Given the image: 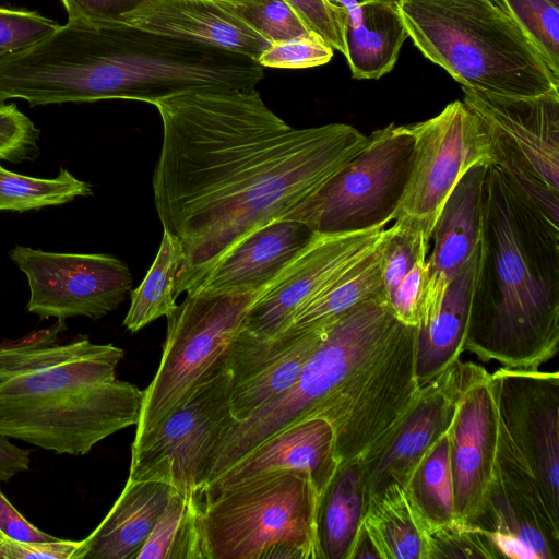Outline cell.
<instances>
[{"mask_svg":"<svg viewBox=\"0 0 559 559\" xmlns=\"http://www.w3.org/2000/svg\"><path fill=\"white\" fill-rule=\"evenodd\" d=\"M154 106L163 126L154 203L182 251L176 298L251 233L284 219L368 142L346 123L294 128L255 87L195 90Z\"/></svg>","mask_w":559,"mask_h":559,"instance_id":"1","label":"cell"},{"mask_svg":"<svg viewBox=\"0 0 559 559\" xmlns=\"http://www.w3.org/2000/svg\"><path fill=\"white\" fill-rule=\"evenodd\" d=\"M383 239L369 255L302 306L278 334L306 331L326 324L367 299L380 298L386 301L382 281Z\"/></svg>","mask_w":559,"mask_h":559,"instance_id":"30","label":"cell"},{"mask_svg":"<svg viewBox=\"0 0 559 559\" xmlns=\"http://www.w3.org/2000/svg\"><path fill=\"white\" fill-rule=\"evenodd\" d=\"M457 360L420 388L417 401L376 457L364 464L368 496L411 476L448 433L456 409Z\"/></svg>","mask_w":559,"mask_h":559,"instance_id":"19","label":"cell"},{"mask_svg":"<svg viewBox=\"0 0 559 559\" xmlns=\"http://www.w3.org/2000/svg\"><path fill=\"white\" fill-rule=\"evenodd\" d=\"M402 324L388 301L380 298L361 301L333 320L297 382L236 424L222 440L213 455L206 486L264 440L308 418L349 374L381 350Z\"/></svg>","mask_w":559,"mask_h":559,"instance_id":"7","label":"cell"},{"mask_svg":"<svg viewBox=\"0 0 559 559\" xmlns=\"http://www.w3.org/2000/svg\"><path fill=\"white\" fill-rule=\"evenodd\" d=\"M309 29L333 50L345 55V10L333 0H287Z\"/></svg>","mask_w":559,"mask_h":559,"instance_id":"41","label":"cell"},{"mask_svg":"<svg viewBox=\"0 0 559 559\" xmlns=\"http://www.w3.org/2000/svg\"><path fill=\"white\" fill-rule=\"evenodd\" d=\"M5 536L0 532V543L2 542V539L4 538Z\"/></svg>","mask_w":559,"mask_h":559,"instance_id":"49","label":"cell"},{"mask_svg":"<svg viewBox=\"0 0 559 559\" xmlns=\"http://www.w3.org/2000/svg\"><path fill=\"white\" fill-rule=\"evenodd\" d=\"M200 498L173 488L136 559H206Z\"/></svg>","mask_w":559,"mask_h":559,"instance_id":"31","label":"cell"},{"mask_svg":"<svg viewBox=\"0 0 559 559\" xmlns=\"http://www.w3.org/2000/svg\"><path fill=\"white\" fill-rule=\"evenodd\" d=\"M261 290L187 294L185 300L166 317L163 354L153 380L143 391L135 436L162 423L225 359Z\"/></svg>","mask_w":559,"mask_h":559,"instance_id":"11","label":"cell"},{"mask_svg":"<svg viewBox=\"0 0 559 559\" xmlns=\"http://www.w3.org/2000/svg\"><path fill=\"white\" fill-rule=\"evenodd\" d=\"M409 126L391 123L284 219L317 234H349L385 227L395 219L414 156Z\"/></svg>","mask_w":559,"mask_h":559,"instance_id":"10","label":"cell"},{"mask_svg":"<svg viewBox=\"0 0 559 559\" xmlns=\"http://www.w3.org/2000/svg\"><path fill=\"white\" fill-rule=\"evenodd\" d=\"M68 22L81 25L120 23L124 14L143 0H60Z\"/></svg>","mask_w":559,"mask_h":559,"instance_id":"43","label":"cell"},{"mask_svg":"<svg viewBox=\"0 0 559 559\" xmlns=\"http://www.w3.org/2000/svg\"><path fill=\"white\" fill-rule=\"evenodd\" d=\"M471 523L489 536L500 558H559V543L545 532L526 501L496 471L483 507Z\"/></svg>","mask_w":559,"mask_h":559,"instance_id":"27","label":"cell"},{"mask_svg":"<svg viewBox=\"0 0 559 559\" xmlns=\"http://www.w3.org/2000/svg\"><path fill=\"white\" fill-rule=\"evenodd\" d=\"M408 37L464 87L511 97L559 95V78L492 0H397Z\"/></svg>","mask_w":559,"mask_h":559,"instance_id":"5","label":"cell"},{"mask_svg":"<svg viewBox=\"0 0 559 559\" xmlns=\"http://www.w3.org/2000/svg\"><path fill=\"white\" fill-rule=\"evenodd\" d=\"M338 467L331 425L322 418H307L287 426L253 448L207 485L203 492L230 487L267 473L292 471L308 474L322 496Z\"/></svg>","mask_w":559,"mask_h":559,"instance_id":"22","label":"cell"},{"mask_svg":"<svg viewBox=\"0 0 559 559\" xmlns=\"http://www.w3.org/2000/svg\"><path fill=\"white\" fill-rule=\"evenodd\" d=\"M332 57L333 48L312 35L271 43L258 62L275 69H307L325 64Z\"/></svg>","mask_w":559,"mask_h":559,"instance_id":"39","label":"cell"},{"mask_svg":"<svg viewBox=\"0 0 559 559\" xmlns=\"http://www.w3.org/2000/svg\"><path fill=\"white\" fill-rule=\"evenodd\" d=\"M345 10L344 45L354 79L393 70L408 37L397 0H333Z\"/></svg>","mask_w":559,"mask_h":559,"instance_id":"25","label":"cell"},{"mask_svg":"<svg viewBox=\"0 0 559 559\" xmlns=\"http://www.w3.org/2000/svg\"><path fill=\"white\" fill-rule=\"evenodd\" d=\"M405 489L426 530L455 520L448 433L421 461Z\"/></svg>","mask_w":559,"mask_h":559,"instance_id":"33","label":"cell"},{"mask_svg":"<svg viewBox=\"0 0 559 559\" xmlns=\"http://www.w3.org/2000/svg\"><path fill=\"white\" fill-rule=\"evenodd\" d=\"M385 227L349 234H317L261 290L240 330L262 338L282 332L292 317L344 272L369 255Z\"/></svg>","mask_w":559,"mask_h":559,"instance_id":"16","label":"cell"},{"mask_svg":"<svg viewBox=\"0 0 559 559\" xmlns=\"http://www.w3.org/2000/svg\"><path fill=\"white\" fill-rule=\"evenodd\" d=\"M558 349L559 225L490 164L464 350L537 370Z\"/></svg>","mask_w":559,"mask_h":559,"instance_id":"3","label":"cell"},{"mask_svg":"<svg viewBox=\"0 0 559 559\" xmlns=\"http://www.w3.org/2000/svg\"><path fill=\"white\" fill-rule=\"evenodd\" d=\"M222 1L270 43L316 35L287 0Z\"/></svg>","mask_w":559,"mask_h":559,"instance_id":"37","label":"cell"},{"mask_svg":"<svg viewBox=\"0 0 559 559\" xmlns=\"http://www.w3.org/2000/svg\"><path fill=\"white\" fill-rule=\"evenodd\" d=\"M120 23L235 51L257 62L271 44L222 0H143Z\"/></svg>","mask_w":559,"mask_h":559,"instance_id":"21","label":"cell"},{"mask_svg":"<svg viewBox=\"0 0 559 559\" xmlns=\"http://www.w3.org/2000/svg\"><path fill=\"white\" fill-rule=\"evenodd\" d=\"M524 32L559 78V8L548 0H492Z\"/></svg>","mask_w":559,"mask_h":559,"instance_id":"35","label":"cell"},{"mask_svg":"<svg viewBox=\"0 0 559 559\" xmlns=\"http://www.w3.org/2000/svg\"><path fill=\"white\" fill-rule=\"evenodd\" d=\"M478 257L479 245L451 281L439 309L416 325L415 377L420 386L464 352Z\"/></svg>","mask_w":559,"mask_h":559,"instance_id":"26","label":"cell"},{"mask_svg":"<svg viewBox=\"0 0 559 559\" xmlns=\"http://www.w3.org/2000/svg\"><path fill=\"white\" fill-rule=\"evenodd\" d=\"M498 559L489 536L472 523L453 520L425 531V559Z\"/></svg>","mask_w":559,"mask_h":559,"instance_id":"36","label":"cell"},{"mask_svg":"<svg viewBox=\"0 0 559 559\" xmlns=\"http://www.w3.org/2000/svg\"><path fill=\"white\" fill-rule=\"evenodd\" d=\"M368 500L361 461L338 467L320 499L318 537L324 559H349Z\"/></svg>","mask_w":559,"mask_h":559,"instance_id":"28","label":"cell"},{"mask_svg":"<svg viewBox=\"0 0 559 559\" xmlns=\"http://www.w3.org/2000/svg\"><path fill=\"white\" fill-rule=\"evenodd\" d=\"M489 164L468 168L447 198L435 223L427 255L423 311L417 324L439 309L451 281L479 245L484 181Z\"/></svg>","mask_w":559,"mask_h":559,"instance_id":"20","label":"cell"},{"mask_svg":"<svg viewBox=\"0 0 559 559\" xmlns=\"http://www.w3.org/2000/svg\"><path fill=\"white\" fill-rule=\"evenodd\" d=\"M59 27L36 11L0 7V59L34 47Z\"/></svg>","mask_w":559,"mask_h":559,"instance_id":"38","label":"cell"},{"mask_svg":"<svg viewBox=\"0 0 559 559\" xmlns=\"http://www.w3.org/2000/svg\"><path fill=\"white\" fill-rule=\"evenodd\" d=\"M171 490L162 481L127 479L104 520L82 539L76 559H136Z\"/></svg>","mask_w":559,"mask_h":559,"instance_id":"24","label":"cell"},{"mask_svg":"<svg viewBox=\"0 0 559 559\" xmlns=\"http://www.w3.org/2000/svg\"><path fill=\"white\" fill-rule=\"evenodd\" d=\"M409 127L414 156L395 219H414L431 237L447 198L465 171L477 163L492 164L490 139L483 120L461 100Z\"/></svg>","mask_w":559,"mask_h":559,"instance_id":"14","label":"cell"},{"mask_svg":"<svg viewBox=\"0 0 559 559\" xmlns=\"http://www.w3.org/2000/svg\"><path fill=\"white\" fill-rule=\"evenodd\" d=\"M263 67L227 49L123 23H67L0 59V103L31 106L130 99L155 105L185 92L255 87Z\"/></svg>","mask_w":559,"mask_h":559,"instance_id":"2","label":"cell"},{"mask_svg":"<svg viewBox=\"0 0 559 559\" xmlns=\"http://www.w3.org/2000/svg\"><path fill=\"white\" fill-rule=\"evenodd\" d=\"M485 123L492 164L559 225V95L511 97L462 86Z\"/></svg>","mask_w":559,"mask_h":559,"instance_id":"13","label":"cell"},{"mask_svg":"<svg viewBox=\"0 0 559 559\" xmlns=\"http://www.w3.org/2000/svg\"><path fill=\"white\" fill-rule=\"evenodd\" d=\"M182 263L179 242L163 230L157 254L141 284L131 293L129 310L123 319L127 330L134 333L177 307L175 284Z\"/></svg>","mask_w":559,"mask_h":559,"instance_id":"32","label":"cell"},{"mask_svg":"<svg viewBox=\"0 0 559 559\" xmlns=\"http://www.w3.org/2000/svg\"><path fill=\"white\" fill-rule=\"evenodd\" d=\"M420 254L388 299L394 316L404 324L416 326L423 311L427 255Z\"/></svg>","mask_w":559,"mask_h":559,"instance_id":"42","label":"cell"},{"mask_svg":"<svg viewBox=\"0 0 559 559\" xmlns=\"http://www.w3.org/2000/svg\"><path fill=\"white\" fill-rule=\"evenodd\" d=\"M331 322L270 338L239 330L226 355L231 374V413L238 423L287 392L297 382Z\"/></svg>","mask_w":559,"mask_h":559,"instance_id":"18","label":"cell"},{"mask_svg":"<svg viewBox=\"0 0 559 559\" xmlns=\"http://www.w3.org/2000/svg\"><path fill=\"white\" fill-rule=\"evenodd\" d=\"M236 424L225 357L162 423L134 437L128 479L201 496L213 455Z\"/></svg>","mask_w":559,"mask_h":559,"instance_id":"12","label":"cell"},{"mask_svg":"<svg viewBox=\"0 0 559 559\" xmlns=\"http://www.w3.org/2000/svg\"><path fill=\"white\" fill-rule=\"evenodd\" d=\"M415 337L416 326L403 323L308 416L331 425L340 466L376 457L417 401Z\"/></svg>","mask_w":559,"mask_h":559,"instance_id":"9","label":"cell"},{"mask_svg":"<svg viewBox=\"0 0 559 559\" xmlns=\"http://www.w3.org/2000/svg\"><path fill=\"white\" fill-rule=\"evenodd\" d=\"M313 235L298 221L272 222L247 236L187 294L259 292L290 263Z\"/></svg>","mask_w":559,"mask_h":559,"instance_id":"23","label":"cell"},{"mask_svg":"<svg viewBox=\"0 0 559 559\" xmlns=\"http://www.w3.org/2000/svg\"><path fill=\"white\" fill-rule=\"evenodd\" d=\"M82 540L17 542L4 537L0 543V559H76Z\"/></svg>","mask_w":559,"mask_h":559,"instance_id":"44","label":"cell"},{"mask_svg":"<svg viewBox=\"0 0 559 559\" xmlns=\"http://www.w3.org/2000/svg\"><path fill=\"white\" fill-rule=\"evenodd\" d=\"M362 526L380 559H425L426 526L404 486L391 484L369 495Z\"/></svg>","mask_w":559,"mask_h":559,"instance_id":"29","label":"cell"},{"mask_svg":"<svg viewBox=\"0 0 559 559\" xmlns=\"http://www.w3.org/2000/svg\"><path fill=\"white\" fill-rule=\"evenodd\" d=\"M64 321L0 343V435L57 454H87L141 416L143 391L116 378L114 344L78 336L59 344Z\"/></svg>","mask_w":559,"mask_h":559,"instance_id":"4","label":"cell"},{"mask_svg":"<svg viewBox=\"0 0 559 559\" xmlns=\"http://www.w3.org/2000/svg\"><path fill=\"white\" fill-rule=\"evenodd\" d=\"M26 275L28 312L40 319L72 317L98 320L114 311L132 284L129 267L108 254L57 253L23 246L9 251Z\"/></svg>","mask_w":559,"mask_h":559,"instance_id":"15","label":"cell"},{"mask_svg":"<svg viewBox=\"0 0 559 559\" xmlns=\"http://www.w3.org/2000/svg\"><path fill=\"white\" fill-rule=\"evenodd\" d=\"M550 3H552L555 7L559 8V0H548Z\"/></svg>","mask_w":559,"mask_h":559,"instance_id":"48","label":"cell"},{"mask_svg":"<svg viewBox=\"0 0 559 559\" xmlns=\"http://www.w3.org/2000/svg\"><path fill=\"white\" fill-rule=\"evenodd\" d=\"M200 499L206 559H324L308 474L267 473Z\"/></svg>","mask_w":559,"mask_h":559,"instance_id":"6","label":"cell"},{"mask_svg":"<svg viewBox=\"0 0 559 559\" xmlns=\"http://www.w3.org/2000/svg\"><path fill=\"white\" fill-rule=\"evenodd\" d=\"M91 186L61 169L56 178L15 174L0 165V210L24 212L60 205L76 197L92 195Z\"/></svg>","mask_w":559,"mask_h":559,"instance_id":"34","label":"cell"},{"mask_svg":"<svg viewBox=\"0 0 559 559\" xmlns=\"http://www.w3.org/2000/svg\"><path fill=\"white\" fill-rule=\"evenodd\" d=\"M0 532L17 542L55 540L51 536L27 521L0 490Z\"/></svg>","mask_w":559,"mask_h":559,"instance_id":"45","label":"cell"},{"mask_svg":"<svg viewBox=\"0 0 559 559\" xmlns=\"http://www.w3.org/2000/svg\"><path fill=\"white\" fill-rule=\"evenodd\" d=\"M362 558L380 559L379 552L364 526L358 533L349 559Z\"/></svg>","mask_w":559,"mask_h":559,"instance_id":"47","label":"cell"},{"mask_svg":"<svg viewBox=\"0 0 559 559\" xmlns=\"http://www.w3.org/2000/svg\"><path fill=\"white\" fill-rule=\"evenodd\" d=\"M39 130L15 104L0 103V160L20 163L36 157Z\"/></svg>","mask_w":559,"mask_h":559,"instance_id":"40","label":"cell"},{"mask_svg":"<svg viewBox=\"0 0 559 559\" xmlns=\"http://www.w3.org/2000/svg\"><path fill=\"white\" fill-rule=\"evenodd\" d=\"M29 451L10 442L0 435V481H9L19 473L29 468Z\"/></svg>","mask_w":559,"mask_h":559,"instance_id":"46","label":"cell"},{"mask_svg":"<svg viewBox=\"0 0 559 559\" xmlns=\"http://www.w3.org/2000/svg\"><path fill=\"white\" fill-rule=\"evenodd\" d=\"M455 520L471 523L493 479L498 418L490 373L457 360L456 409L448 431Z\"/></svg>","mask_w":559,"mask_h":559,"instance_id":"17","label":"cell"},{"mask_svg":"<svg viewBox=\"0 0 559 559\" xmlns=\"http://www.w3.org/2000/svg\"><path fill=\"white\" fill-rule=\"evenodd\" d=\"M498 418L495 471L559 543V373L500 368L490 373Z\"/></svg>","mask_w":559,"mask_h":559,"instance_id":"8","label":"cell"}]
</instances>
